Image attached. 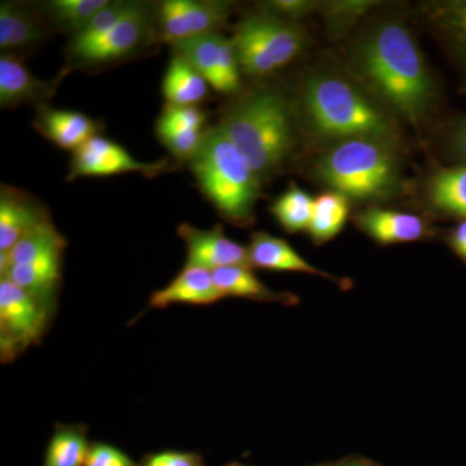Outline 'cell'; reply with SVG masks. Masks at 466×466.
Here are the masks:
<instances>
[{
	"label": "cell",
	"instance_id": "obj_17",
	"mask_svg": "<svg viewBox=\"0 0 466 466\" xmlns=\"http://www.w3.org/2000/svg\"><path fill=\"white\" fill-rule=\"evenodd\" d=\"M360 231L380 245L406 244L421 240L431 229L421 217L403 211L370 208L355 217Z\"/></svg>",
	"mask_w": 466,
	"mask_h": 466
},
{
	"label": "cell",
	"instance_id": "obj_22",
	"mask_svg": "<svg viewBox=\"0 0 466 466\" xmlns=\"http://www.w3.org/2000/svg\"><path fill=\"white\" fill-rule=\"evenodd\" d=\"M213 278L223 299L235 297L284 306H296L299 302L296 294L269 289L251 272V267H225L213 271Z\"/></svg>",
	"mask_w": 466,
	"mask_h": 466
},
{
	"label": "cell",
	"instance_id": "obj_6",
	"mask_svg": "<svg viewBox=\"0 0 466 466\" xmlns=\"http://www.w3.org/2000/svg\"><path fill=\"white\" fill-rule=\"evenodd\" d=\"M240 69L263 76L289 64L305 46V33L296 23L263 9L242 18L232 36Z\"/></svg>",
	"mask_w": 466,
	"mask_h": 466
},
{
	"label": "cell",
	"instance_id": "obj_24",
	"mask_svg": "<svg viewBox=\"0 0 466 466\" xmlns=\"http://www.w3.org/2000/svg\"><path fill=\"white\" fill-rule=\"evenodd\" d=\"M425 14L466 76V0L433 2L426 5Z\"/></svg>",
	"mask_w": 466,
	"mask_h": 466
},
{
	"label": "cell",
	"instance_id": "obj_12",
	"mask_svg": "<svg viewBox=\"0 0 466 466\" xmlns=\"http://www.w3.org/2000/svg\"><path fill=\"white\" fill-rule=\"evenodd\" d=\"M177 235L186 242V265L201 267L211 272L225 267H250L248 248L227 238L220 225L200 229L182 223L177 227Z\"/></svg>",
	"mask_w": 466,
	"mask_h": 466
},
{
	"label": "cell",
	"instance_id": "obj_26",
	"mask_svg": "<svg viewBox=\"0 0 466 466\" xmlns=\"http://www.w3.org/2000/svg\"><path fill=\"white\" fill-rule=\"evenodd\" d=\"M90 449L87 426L55 425L43 466H85Z\"/></svg>",
	"mask_w": 466,
	"mask_h": 466
},
{
	"label": "cell",
	"instance_id": "obj_5",
	"mask_svg": "<svg viewBox=\"0 0 466 466\" xmlns=\"http://www.w3.org/2000/svg\"><path fill=\"white\" fill-rule=\"evenodd\" d=\"M317 174L334 191L359 200L390 195L400 182L390 143L368 137L334 144L319 159Z\"/></svg>",
	"mask_w": 466,
	"mask_h": 466
},
{
	"label": "cell",
	"instance_id": "obj_33",
	"mask_svg": "<svg viewBox=\"0 0 466 466\" xmlns=\"http://www.w3.org/2000/svg\"><path fill=\"white\" fill-rule=\"evenodd\" d=\"M85 466H140L112 444L92 443Z\"/></svg>",
	"mask_w": 466,
	"mask_h": 466
},
{
	"label": "cell",
	"instance_id": "obj_35",
	"mask_svg": "<svg viewBox=\"0 0 466 466\" xmlns=\"http://www.w3.org/2000/svg\"><path fill=\"white\" fill-rule=\"evenodd\" d=\"M140 466H205V462L204 458L198 452L161 451L147 455Z\"/></svg>",
	"mask_w": 466,
	"mask_h": 466
},
{
	"label": "cell",
	"instance_id": "obj_2",
	"mask_svg": "<svg viewBox=\"0 0 466 466\" xmlns=\"http://www.w3.org/2000/svg\"><path fill=\"white\" fill-rule=\"evenodd\" d=\"M248 159L260 182L284 167L293 149L287 101L271 88H259L235 101L219 124Z\"/></svg>",
	"mask_w": 466,
	"mask_h": 466
},
{
	"label": "cell",
	"instance_id": "obj_28",
	"mask_svg": "<svg viewBox=\"0 0 466 466\" xmlns=\"http://www.w3.org/2000/svg\"><path fill=\"white\" fill-rule=\"evenodd\" d=\"M109 2L110 0H51L43 2L38 9L48 25L55 30L76 35Z\"/></svg>",
	"mask_w": 466,
	"mask_h": 466
},
{
	"label": "cell",
	"instance_id": "obj_16",
	"mask_svg": "<svg viewBox=\"0 0 466 466\" xmlns=\"http://www.w3.org/2000/svg\"><path fill=\"white\" fill-rule=\"evenodd\" d=\"M250 267L256 268L271 269V271L302 272V274L319 276L328 279L339 287L349 289L348 279L336 278L323 269H319L308 260L302 258L287 241L280 238L269 235L268 232H254L250 236V244L248 247Z\"/></svg>",
	"mask_w": 466,
	"mask_h": 466
},
{
	"label": "cell",
	"instance_id": "obj_3",
	"mask_svg": "<svg viewBox=\"0 0 466 466\" xmlns=\"http://www.w3.org/2000/svg\"><path fill=\"white\" fill-rule=\"evenodd\" d=\"M302 106L314 133L328 139H398L390 116L343 76H311L303 88Z\"/></svg>",
	"mask_w": 466,
	"mask_h": 466
},
{
	"label": "cell",
	"instance_id": "obj_38",
	"mask_svg": "<svg viewBox=\"0 0 466 466\" xmlns=\"http://www.w3.org/2000/svg\"><path fill=\"white\" fill-rule=\"evenodd\" d=\"M339 466H377L373 462L366 461V460H352V461L345 462Z\"/></svg>",
	"mask_w": 466,
	"mask_h": 466
},
{
	"label": "cell",
	"instance_id": "obj_9",
	"mask_svg": "<svg viewBox=\"0 0 466 466\" xmlns=\"http://www.w3.org/2000/svg\"><path fill=\"white\" fill-rule=\"evenodd\" d=\"M232 3L220 0H167L156 16L158 41L175 43L219 33L231 15Z\"/></svg>",
	"mask_w": 466,
	"mask_h": 466
},
{
	"label": "cell",
	"instance_id": "obj_4",
	"mask_svg": "<svg viewBox=\"0 0 466 466\" xmlns=\"http://www.w3.org/2000/svg\"><path fill=\"white\" fill-rule=\"evenodd\" d=\"M189 164L201 192L220 216L236 226L253 222L262 182L219 125L208 128Z\"/></svg>",
	"mask_w": 466,
	"mask_h": 466
},
{
	"label": "cell",
	"instance_id": "obj_25",
	"mask_svg": "<svg viewBox=\"0 0 466 466\" xmlns=\"http://www.w3.org/2000/svg\"><path fill=\"white\" fill-rule=\"evenodd\" d=\"M208 81L183 57L175 55L162 81L167 106H195L207 97Z\"/></svg>",
	"mask_w": 466,
	"mask_h": 466
},
{
	"label": "cell",
	"instance_id": "obj_15",
	"mask_svg": "<svg viewBox=\"0 0 466 466\" xmlns=\"http://www.w3.org/2000/svg\"><path fill=\"white\" fill-rule=\"evenodd\" d=\"M57 86V79L45 81L34 76L18 56L2 55L0 57V106L3 109L18 108L25 104L41 108L54 96Z\"/></svg>",
	"mask_w": 466,
	"mask_h": 466
},
{
	"label": "cell",
	"instance_id": "obj_7",
	"mask_svg": "<svg viewBox=\"0 0 466 466\" xmlns=\"http://www.w3.org/2000/svg\"><path fill=\"white\" fill-rule=\"evenodd\" d=\"M55 309L5 279L0 281V359L12 363L38 345Z\"/></svg>",
	"mask_w": 466,
	"mask_h": 466
},
{
	"label": "cell",
	"instance_id": "obj_20",
	"mask_svg": "<svg viewBox=\"0 0 466 466\" xmlns=\"http://www.w3.org/2000/svg\"><path fill=\"white\" fill-rule=\"evenodd\" d=\"M34 127L46 139L66 150L81 148L99 135V122L75 110L52 109L41 106L34 119Z\"/></svg>",
	"mask_w": 466,
	"mask_h": 466
},
{
	"label": "cell",
	"instance_id": "obj_34",
	"mask_svg": "<svg viewBox=\"0 0 466 466\" xmlns=\"http://www.w3.org/2000/svg\"><path fill=\"white\" fill-rule=\"evenodd\" d=\"M319 7H320V3L309 2V0H272L263 5L265 11L284 18V20L291 21V23H296L299 18L308 16Z\"/></svg>",
	"mask_w": 466,
	"mask_h": 466
},
{
	"label": "cell",
	"instance_id": "obj_8",
	"mask_svg": "<svg viewBox=\"0 0 466 466\" xmlns=\"http://www.w3.org/2000/svg\"><path fill=\"white\" fill-rule=\"evenodd\" d=\"M156 39L158 41L156 16L150 15L148 5L135 2L130 12L100 41L66 54V57L73 66L99 69L135 56Z\"/></svg>",
	"mask_w": 466,
	"mask_h": 466
},
{
	"label": "cell",
	"instance_id": "obj_36",
	"mask_svg": "<svg viewBox=\"0 0 466 466\" xmlns=\"http://www.w3.org/2000/svg\"><path fill=\"white\" fill-rule=\"evenodd\" d=\"M449 148L452 155L466 167V118L460 119L451 128L449 134Z\"/></svg>",
	"mask_w": 466,
	"mask_h": 466
},
{
	"label": "cell",
	"instance_id": "obj_29",
	"mask_svg": "<svg viewBox=\"0 0 466 466\" xmlns=\"http://www.w3.org/2000/svg\"><path fill=\"white\" fill-rule=\"evenodd\" d=\"M350 213L349 198L339 192H325L314 200L309 235L315 245L332 240L346 225Z\"/></svg>",
	"mask_w": 466,
	"mask_h": 466
},
{
	"label": "cell",
	"instance_id": "obj_19",
	"mask_svg": "<svg viewBox=\"0 0 466 466\" xmlns=\"http://www.w3.org/2000/svg\"><path fill=\"white\" fill-rule=\"evenodd\" d=\"M222 299L213 272L201 267L186 265L167 287L152 293L149 306L153 309H167L177 303L205 306L213 305Z\"/></svg>",
	"mask_w": 466,
	"mask_h": 466
},
{
	"label": "cell",
	"instance_id": "obj_30",
	"mask_svg": "<svg viewBox=\"0 0 466 466\" xmlns=\"http://www.w3.org/2000/svg\"><path fill=\"white\" fill-rule=\"evenodd\" d=\"M312 210L314 200L311 196L297 186H290L271 207L279 225L288 233L309 231Z\"/></svg>",
	"mask_w": 466,
	"mask_h": 466
},
{
	"label": "cell",
	"instance_id": "obj_32",
	"mask_svg": "<svg viewBox=\"0 0 466 466\" xmlns=\"http://www.w3.org/2000/svg\"><path fill=\"white\" fill-rule=\"evenodd\" d=\"M376 5L377 2H370V0H339V2L324 3L320 8L329 29L333 33L339 34L354 25L359 18Z\"/></svg>",
	"mask_w": 466,
	"mask_h": 466
},
{
	"label": "cell",
	"instance_id": "obj_14",
	"mask_svg": "<svg viewBox=\"0 0 466 466\" xmlns=\"http://www.w3.org/2000/svg\"><path fill=\"white\" fill-rule=\"evenodd\" d=\"M50 35V25L36 7L18 2H2L0 5V51L2 55L34 50Z\"/></svg>",
	"mask_w": 466,
	"mask_h": 466
},
{
	"label": "cell",
	"instance_id": "obj_27",
	"mask_svg": "<svg viewBox=\"0 0 466 466\" xmlns=\"http://www.w3.org/2000/svg\"><path fill=\"white\" fill-rule=\"evenodd\" d=\"M429 200L438 210L466 219V167L441 168L428 186Z\"/></svg>",
	"mask_w": 466,
	"mask_h": 466
},
{
	"label": "cell",
	"instance_id": "obj_10",
	"mask_svg": "<svg viewBox=\"0 0 466 466\" xmlns=\"http://www.w3.org/2000/svg\"><path fill=\"white\" fill-rule=\"evenodd\" d=\"M216 91L231 94L240 87V64L232 39L220 33L207 34L173 45Z\"/></svg>",
	"mask_w": 466,
	"mask_h": 466
},
{
	"label": "cell",
	"instance_id": "obj_23",
	"mask_svg": "<svg viewBox=\"0 0 466 466\" xmlns=\"http://www.w3.org/2000/svg\"><path fill=\"white\" fill-rule=\"evenodd\" d=\"M66 241L58 233L51 217L32 227L12 249L0 253V274L12 266L27 265L51 254H63Z\"/></svg>",
	"mask_w": 466,
	"mask_h": 466
},
{
	"label": "cell",
	"instance_id": "obj_18",
	"mask_svg": "<svg viewBox=\"0 0 466 466\" xmlns=\"http://www.w3.org/2000/svg\"><path fill=\"white\" fill-rule=\"evenodd\" d=\"M50 218L47 208L26 192L2 184L0 192V253L16 245L32 227Z\"/></svg>",
	"mask_w": 466,
	"mask_h": 466
},
{
	"label": "cell",
	"instance_id": "obj_1",
	"mask_svg": "<svg viewBox=\"0 0 466 466\" xmlns=\"http://www.w3.org/2000/svg\"><path fill=\"white\" fill-rule=\"evenodd\" d=\"M359 73L383 104L408 121L419 122L433 106L435 88L421 51L408 27L388 20L359 45Z\"/></svg>",
	"mask_w": 466,
	"mask_h": 466
},
{
	"label": "cell",
	"instance_id": "obj_13",
	"mask_svg": "<svg viewBox=\"0 0 466 466\" xmlns=\"http://www.w3.org/2000/svg\"><path fill=\"white\" fill-rule=\"evenodd\" d=\"M207 116L195 106H167L159 116L156 133L177 161H191L204 142Z\"/></svg>",
	"mask_w": 466,
	"mask_h": 466
},
{
	"label": "cell",
	"instance_id": "obj_31",
	"mask_svg": "<svg viewBox=\"0 0 466 466\" xmlns=\"http://www.w3.org/2000/svg\"><path fill=\"white\" fill-rule=\"evenodd\" d=\"M135 2H125V0H116L109 2L103 9H100L94 17L88 21L87 25L72 36L69 45L66 46V54L82 50L88 47L97 41H100L106 33L116 26L119 21L126 16L133 8Z\"/></svg>",
	"mask_w": 466,
	"mask_h": 466
},
{
	"label": "cell",
	"instance_id": "obj_37",
	"mask_svg": "<svg viewBox=\"0 0 466 466\" xmlns=\"http://www.w3.org/2000/svg\"><path fill=\"white\" fill-rule=\"evenodd\" d=\"M447 244L466 263V219H462L447 236Z\"/></svg>",
	"mask_w": 466,
	"mask_h": 466
},
{
	"label": "cell",
	"instance_id": "obj_21",
	"mask_svg": "<svg viewBox=\"0 0 466 466\" xmlns=\"http://www.w3.org/2000/svg\"><path fill=\"white\" fill-rule=\"evenodd\" d=\"M63 254H51L27 265L9 267L2 279L11 281L36 299L56 309L58 285L61 280Z\"/></svg>",
	"mask_w": 466,
	"mask_h": 466
},
{
	"label": "cell",
	"instance_id": "obj_39",
	"mask_svg": "<svg viewBox=\"0 0 466 466\" xmlns=\"http://www.w3.org/2000/svg\"><path fill=\"white\" fill-rule=\"evenodd\" d=\"M226 466H245V465L238 464V462H231V464H228Z\"/></svg>",
	"mask_w": 466,
	"mask_h": 466
},
{
	"label": "cell",
	"instance_id": "obj_11",
	"mask_svg": "<svg viewBox=\"0 0 466 466\" xmlns=\"http://www.w3.org/2000/svg\"><path fill=\"white\" fill-rule=\"evenodd\" d=\"M167 159L157 162H140L118 144L96 137L76 149L69 167L67 180L82 177H112V175L137 173L156 177L170 170Z\"/></svg>",
	"mask_w": 466,
	"mask_h": 466
}]
</instances>
